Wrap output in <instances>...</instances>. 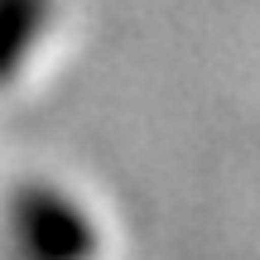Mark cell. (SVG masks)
<instances>
[{
  "mask_svg": "<svg viewBox=\"0 0 260 260\" xmlns=\"http://www.w3.org/2000/svg\"><path fill=\"white\" fill-rule=\"evenodd\" d=\"M53 0H0V87L24 73L34 44L44 39Z\"/></svg>",
  "mask_w": 260,
  "mask_h": 260,
  "instance_id": "2",
  "label": "cell"
},
{
  "mask_svg": "<svg viewBox=\"0 0 260 260\" xmlns=\"http://www.w3.org/2000/svg\"><path fill=\"white\" fill-rule=\"evenodd\" d=\"M10 226L24 260H92L96 255V226L68 193L48 183L19 188L10 203Z\"/></svg>",
  "mask_w": 260,
  "mask_h": 260,
  "instance_id": "1",
  "label": "cell"
}]
</instances>
